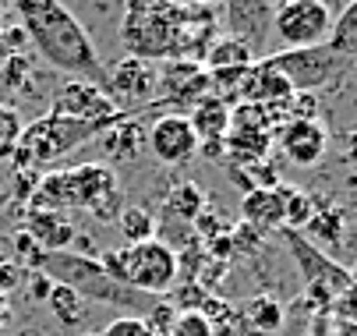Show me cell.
I'll return each instance as SVG.
<instances>
[{
    "instance_id": "obj_6",
    "label": "cell",
    "mask_w": 357,
    "mask_h": 336,
    "mask_svg": "<svg viewBox=\"0 0 357 336\" xmlns=\"http://www.w3.org/2000/svg\"><path fill=\"white\" fill-rule=\"evenodd\" d=\"M283 237H287V248H290V255L297 259V266H301V276H304V287H308V298L315 301V305H329V301H336L347 287H350V273L347 269H340L322 248H315L304 234H297V230H283Z\"/></svg>"
},
{
    "instance_id": "obj_7",
    "label": "cell",
    "mask_w": 357,
    "mask_h": 336,
    "mask_svg": "<svg viewBox=\"0 0 357 336\" xmlns=\"http://www.w3.org/2000/svg\"><path fill=\"white\" fill-rule=\"evenodd\" d=\"M266 61L290 82L294 92H319L329 82H336V75L347 68V61L329 50V43L304 46V50H280V54H269Z\"/></svg>"
},
{
    "instance_id": "obj_11",
    "label": "cell",
    "mask_w": 357,
    "mask_h": 336,
    "mask_svg": "<svg viewBox=\"0 0 357 336\" xmlns=\"http://www.w3.org/2000/svg\"><path fill=\"white\" fill-rule=\"evenodd\" d=\"M156 82H160V71L152 61H142V57H121L114 68H107V92L110 100L124 110V103H156Z\"/></svg>"
},
{
    "instance_id": "obj_1",
    "label": "cell",
    "mask_w": 357,
    "mask_h": 336,
    "mask_svg": "<svg viewBox=\"0 0 357 336\" xmlns=\"http://www.w3.org/2000/svg\"><path fill=\"white\" fill-rule=\"evenodd\" d=\"M11 8H15L29 43L36 46L39 57L50 68L75 75L82 82H92L107 92V68L99 61L85 25L75 18L71 8H64L61 0H11Z\"/></svg>"
},
{
    "instance_id": "obj_44",
    "label": "cell",
    "mask_w": 357,
    "mask_h": 336,
    "mask_svg": "<svg viewBox=\"0 0 357 336\" xmlns=\"http://www.w3.org/2000/svg\"><path fill=\"white\" fill-rule=\"evenodd\" d=\"M0 29H4V25H0Z\"/></svg>"
},
{
    "instance_id": "obj_16",
    "label": "cell",
    "mask_w": 357,
    "mask_h": 336,
    "mask_svg": "<svg viewBox=\"0 0 357 336\" xmlns=\"http://www.w3.org/2000/svg\"><path fill=\"white\" fill-rule=\"evenodd\" d=\"M241 220L255 234L283 230V184L244 191V199H241Z\"/></svg>"
},
{
    "instance_id": "obj_23",
    "label": "cell",
    "mask_w": 357,
    "mask_h": 336,
    "mask_svg": "<svg viewBox=\"0 0 357 336\" xmlns=\"http://www.w3.org/2000/svg\"><path fill=\"white\" fill-rule=\"evenodd\" d=\"M244 322H248L255 333L269 336V333H276V329L283 326V305H280L276 298H269V294H259V298H251V301L244 305Z\"/></svg>"
},
{
    "instance_id": "obj_28",
    "label": "cell",
    "mask_w": 357,
    "mask_h": 336,
    "mask_svg": "<svg viewBox=\"0 0 357 336\" xmlns=\"http://www.w3.org/2000/svg\"><path fill=\"white\" fill-rule=\"evenodd\" d=\"M25 131V121L15 107L0 103V160H11L15 149H18V138Z\"/></svg>"
},
{
    "instance_id": "obj_30",
    "label": "cell",
    "mask_w": 357,
    "mask_h": 336,
    "mask_svg": "<svg viewBox=\"0 0 357 336\" xmlns=\"http://www.w3.org/2000/svg\"><path fill=\"white\" fill-rule=\"evenodd\" d=\"M138 319L145 322V329H149V333H156V336H170V329H174V322H177V308H174V301L156 298V301H152V308H149L145 315H138Z\"/></svg>"
},
{
    "instance_id": "obj_34",
    "label": "cell",
    "mask_w": 357,
    "mask_h": 336,
    "mask_svg": "<svg viewBox=\"0 0 357 336\" xmlns=\"http://www.w3.org/2000/svg\"><path fill=\"white\" fill-rule=\"evenodd\" d=\"M170 11V0H124V15H163Z\"/></svg>"
},
{
    "instance_id": "obj_33",
    "label": "cell",
    "mask_w": 357,
    "mask_h": 336,
    "mask_svg": "<svg viewBox=\"0 0 357 336\" xmlns=\"http://www.w3.org/2000/svg\"><path fill=\"white\" fill-rule=\"evenodd\" d=\"M99 336H156V333H149L138 315H117Z\"/></svg>"
},
{
    "instance_id": "obj_37",
    "label": "cell",
    "mask_w": 357,
    "mask_h": 336,
    "mask_svg": "<svg viewBox=\"0 0 357 336\" xmlns=\"http://www.w3.org/2000/svg\"><path fill=\"white\" fill-rule=\"evenodd\" d=\"M8 322H11V298L0 291V329H4Z\"/></svg>"
},
{
    "instance_id": "obj_39",
    "label": "cell",
    "mask_w": 357,
    "mask_h": 336,
    "mask_svg": "<svg viewBox=\"0 0 357 336\" xmlns=\"http://www.w3.org/2000/svg\"><path fill=\"white\" fill-rule=\"evenodd\" d=\"M174 8H209L213 0H170Z\"/></svg>"
},
{
    "instance_id": "obj_15",
    "label": "cell",
    "mask_w": 357,
    "mask_h": 336,
    "mask_svg": "<svg viewBox=\"0 0 357 336\" xmlns=\"http://www.w3.org/2000/svg\"><path fill=\"white\" fill-rule=\"evenodd\" d=\"M99 146L114 163H131L149 153V128L138 117H117L110 128L99 131Z\"/></svg>"
},
{
    "instance_id": "obj_17",
    "label": "cell",
    "mask_w": 357,
    "mask_h": 336,
    "mask_svg": "<svg viewBox=\"0 0 357 336\" xmlns=\"http://www.w3.org/2000/svg\"><path fill=\"white\" fill-rule=\"evenodd\" d=\"M227 22L234 29L230 36L251 43L259 54V43L273 32V8L269 0H227Z\"/></svg>"
},
{
    "instance_id": "obj_42",
    "label": "cell",
    "mask_w": 357,
    "mask_h": 336,
    "mask_svg": "<svg viewBox=\"0 0 357 336\" xmlns=\"http://www.w3.org/2000/svg\"><path fill=\"white\" fill-rule=\"evenodd\" d=\"M85 336H96V333H85Z\"/></svg>"
},
{
    "instance_id": "obj_13",
    "label": "cell",
    "mask_w": 357,
    "mask_h": 336,
    "mask_svg": "<svg viewBox=\"0 0 357 336\" xmlns=\"http://www.w3.org/2000/svg\"><path fill=\"white\" fill-rule=\"evenodd\" d=\"M237 96H241L244 103H251V107L283 110V107L290 103L294 89H290V82H287V78H283L276 68H269V61L262 57V61H255V64L244 71Z\"/></svg>"
},
{
    "instance_id": "obj_18",
    "label": "cell",
    "mask_w": 357,
    "mask_h": 336,
    "mask_svg": "<svg viewBox=\"0 0 357 336\" xmlns=\"http://www.w3.org/2000/svg\"><path fill=\"white\" fill-rule=\"evenodd\" d=\"M22 230L32 237V245L39 252H68L78 237L64 213H46V209H29Z\"/></svg>"
},
{
    "instance_id": "obj_9",
    "label": "cell",
    "mask_w": 357,
    "mask_h": 336,
    "mask_svg": "<svg viewBox=\"0 0 357 336\" xmlns=\"http://www.w3.org/2000/svg\"><path fill=\"white\" fill-rule=\"evenodd\" d=\"M50 114H61L68 121H82V124H114L117 117H124V110L110 100V96L82 78H68L57 92H54V107Z\"/></svg>"
},
{
    "instance_id": "obj_5",
    "label": "cell",
    "mask_w": 357,
    "mask_h": 336,
    "mask_svg": "<svg viewBox=\"0 0 357 336\" xmlns=\"http://www.w3.org/2000/svg\"><path fill=\"white\" fill-rule=\"evenodd\" d=\"M333 8L326 0H290L280 11H273V36L283 43V50H304L322 46L333 32Z\"/></svg>"
},
{
    "instance_id": "obj_22",
    "label": "cell",
    "mask_w": 357,
    "mask_h": 336,
    "mask_svg": "<svg viewBox=\"0 0 357 336\" xmlns=\"http://www.w3.org/2000/svg\"><path fill=\"white\" fill-rule=\"evenodd\" d=\"M329 50L340 54L343 61H354V57H357V0H350V4L333 18Z\"/></svg>"
},
{
    "instance_id": "obj_29",
    "label": "cell",
    "mask_w": 357,
    "mask_h": 336,
    "mask_svg": "<svg viewBox=\"0 0 357 336\" xmlns=\"http://www.w3.org/2000/svg\"><path fill=\"white\" fill-rule=\"evenodd\" d=\"M32 57L25 54H8L4 64H0V85H8L15 92H29L32 89Z\"/></svg>"
},
{
    "instance_id": "obj_31",
    "label": "cell",
    "mask_w": 357,
    "mask_h": 336,
    "mask_svg": "<svg viewBox=\"0 0 357 336\" xmlns=\"http://www.w3.org/2000/svg\"><path fill=\"white\" fill-rule=\"evenodd\" d=\"M170 336H216V326L198 308H188V312H177V322H174Z\"/></svg>"
},
{
    "instance_id": "obj_41",
    "label": "cell",
    "mask_w": 357,
    "mask_h": 336,
    "mask_svg": "<svg viewBox=\"0 0 357 336\" xmlns=\"http://www.w3.org/2000/svg\"><path fill=\"white\" fill-rule=\"evenodd\" d=\"M350 276H357V266H354V273H350Z\"/></svg>"
},
{
    "instance_id": "obj_26",
    "label": "cell",
    "mask_w": 357,
    "mask_h": 336,
    "mask_svg": "<svg viewBox=\"0 0 357 336\" xmlns=\"http://www.w3.org/2000/svg\"><path fill=\"white\" fill-rule=\"evenodd\" d=\"M117 227H121L128 245L156 237V216H152V209H145V206H124L121 216H117Z\"/></svg>"
},
{
    "instance_id": "obj_25",
    "label": "cell",
    "mask_w": 357,
    "mask_h": 336,
    "mask_svg": "<svg viewBox=\"0 0 357 336\" xmlns=\"http://www.w3.org/2000/svg\"><path fill=\"white\" fill-rule=\"evenodd\" d=\"M304 230L312 234L308 241H312L315 248H322V245H343V213H340V209H333V206L315 209V213H312V220L304 223Z\"/></svg>"
},
{
    "instance_id": "obj_27",
    "label": "cell",
    "mask_w": 357,
    "mask_h": 336,
    "mask_svg": "<svg viewBox=\"0 0 357 336\" xmlns=\"http://www.w3.org/2000/svg\"><path fill=\"white\" fill-rule=\"evenodd\" d=\"M312 213H315V199L283 184V230H297L301 234L304 223L312 220Z\"/></svg>"
},
{
    "instance_id": "obj_24",
    "label": "cell",
    "mask_w": 357,
    "mask_h": 336,
    "mask_svg": "<svg viewBox=\"0 0 357 336\" xmlns=\"http://www.w3.org/2000/svg\"><path fill=\"white\" fill-rule=\"evenodd\" d=\"M170 216H181L188 223H195V216L206 209V195H202V188L195 181H177L167 195V206H163Z\"/></svg>"
},
{
    "instance_id": "obj_38",
    "label": "cell",
    "mask_w": 357,
    "mask_h": 336,
    "mask_svg": "<svg viewBox=\"0 0 357 336\" xmlns=\"http://www.w3.org/2000/svg\"><path fill=\"white\" fill-rule=\"evenodd\" d=\"M343 146H347V160H350V163H357V128L347 135V142H343Z\"/></svg>"
},
{
    "instance_id": "obj_35",
    "label": "cell",
    "mask_w": 357,
    "mask_h": 336,
    "mask_svg": "<svg viewBox=\"0 0 357 336\" xmlns=\"http://www.w3.org/2000/svg\"><path fill=\"white\" fill-rule=\"evenodd\" d=\"M50 291H54V280H50L46 273H32L29 276V301H43L46 305Z\"/></svg>"
},
{
    "instance_id": "obj_19",
    "label": "cell",
    "mask_w": 357,
    "mask_h": 336,
    "mask_svg": "<svg viewBox=\"0 0 357 336\" xmlns=\"http://www.w3.org/2000/svg\"><path fill=\"white\" fill-rule=\"evenodd\" d=\"M230 103L223 100V96L209 92V96H202V100L191 107L188 121L198 135V146H206V142H223L227 131H230Z\"/></svg>"
},
{
    "instance_id": "obj_20",
    "label": "cell",
    "mask_w": 357,
    "mask_h": 336,
    "mask_svg": "<svg viewBox=\"0 0 357 336\" xmlns=\"http://www.w3.org/2000/svg\"><path fill=\"white\" fill-rule=\"evenodd\" d=\"M255 61H259V54H255V46L237 39V36H220L209 43L206 57H202V64H206V71H234V68H251Z\"/></svg>"
},
{
    "instance_id": "obj_32",
    "label": "cell",
    "mask_w": 357,
    "mask_h": 336,
    "mask_svg": "<svg viewBox=\"0 0 357 336\" xmlns=\"http://www.w3.org/2000/svg\"><path fill=\"white\" fill-rule=\"evenodd\" d=\"M22 280H25V269H22V262L11 255L8 241H0V291H4V294H11V287H18Z\"/></svg>"
},
{
    "instance_id": "obj_8",
    "label": "cell",
    "mask_w": 357,
    "mask_h": 336,
    "mask_svg": "<svg viewBox=\"0 0 357 336\" xmlns=\"http://www.w3.org/2000/svg\"><path fill=\"white\" fill-rule=\"evenodd\" d=\"M121 43L128 46V57L142 61H174V46H177V15L174 4L163 15H124L121 22Z\"/></svg>"
},
{
    "instance_id": "obj_21",
    "label": "cell",
    "mask_w": 357,
    "mask_h": 336,
    "mask_svg": "<svg viewBox=\"0 0 357 336\" xmlns=\"http://www.w3.org/2000/svg\"><path fill=\"white\" fill-rule=\"evenodd\" d=\"M46 308H50V315H54L61 326H78V322H85V312H89V301L78 294V291H71V287H64V283H54V291H50V298H46Z\"/></svg>"
},
{
    "instance_id": "obj_43",
    "label": "cell",
    "mask_w": 357,
    "mask_h": 336,
    "mask_svg": "<svg viewBox=\"0 0 357 336\" xmlns=\"http://www.w3.org/2000/svg\"><path fill=\"white\" fill-rule=\"evenodd\" d=\"M354 68H357V57H354Z\"/></svg>"
},
{
    "instance_id": "obj_3",
    "label": "cell",
    "mask_w": 357,
    "mask_h": 336,
    "mask_svg": "<svg viewBox=\"0 0 357 336\" xmlns=\"http://www.w3.org/2000/svg\"><path fill=\"white\" fill-rule=\"evenodd\" d=\"M96 262L107 269L110 280L131 287L138 294H152V298L174 291L177 276H181V259H177L174 245L160 241V237H149V241H138V245H124L117 252H103Z\"/></svg>"
},
{
    "instance_id": "obj_2",
    "label": "cell",
    "mask_w": 357,
    "mask_h": 336,
    "mask_svg": "<svg viewBox=\"0 0 357 336\" xmlns=\"http://www.w3.org/2000/svg\"><path fill=\"white\" fill-rule=\"evenodd\" d=\"M124 206H128L124 188L107 163H78L71 170L46 174L32 188V209L46 213L85 209L99 223H117Z\"/></svg>"
},
{
    "instance_id": "obj_40",
    "label": "cell",
    "mask_w": 357,
    "mask_h": 336,
    "mask_svg": "<svg viewBox=\"0 0 357 336\" xmlns=\"http://www.w3.org/2000/svg\"><path fill=\"white\" fill-rule=\"evenodd\" d=\"M283 4H290V0H269V8H273V11H280Z\"/></svg>"
},
{
    "instance_id": "obj_14",
    "label": "cell",
    "mask_w": 357,
    "mask_h": 336,
    "mask_svg": "<svg viewBox=\"0 0 357 336\" xmlns=\"http://www.w3.org/2000/svg\"><path fill=\"white\" fill-rule=\"evenodd\" d=\"M329 149V135L322 121H283L280 128V153L294 167H315Z\"/></svg>"
},
{
    "instance_id": "obj_36",
    "label": "cell",
    "mask_w": 357,
    "mask_h": 336,
    "mask_svg": "<svg viewBox=\"0 0 357 336\" xmlns=\"http://www.w3.org/2000/svg\"><path fill=\"white\" fill-rule=\"evenodd\" d=\"M340 308H343V312H350V315L357 319V276L350 280V287L340 294Z\"/></svg>"
},
{
    "instance_id": "obj_4",
    "label": "cell",
    "mask_w": 357,
    "mask_h": 336,
    "mask_svg": "<svg viewBox=\"0 0 357 336\" xmlns=\"http://www.w3.org/2000/svg\"><path fill=\"white\" fill-rule=\"evenodd\" d=\"M103 128H110V124H82V121H68L61 114H46V117L25 124L11 163H15V170L50 167V163L64 160L68 153H75L78 146H85V142L96 138Z\"/></svg>"
},
{
    "instance_id": "obj_10",
    "label": "cell",
    "mask_w": 357,
    "mask_h": 336,
    "mask_svg": "<svg viewBox=\"0 0 357 336\" xmlns=\"http://www.w3.org/2000/svg\"><path fill=\"white\" fill-rule=\"evenodd\" d=\"M149 153L163 167H188L198 156V135L188 114H163L149 128Z\"/></svg>"
},
{
    "instance_id": "obj_12",
    "label": "cell",
    "mask_w": 357,
    "mask_h": 336,
    "mask_svg": "<svg viewBox=\"0 0 357 336\" xmlns=\"http://www.w3.org/2000/svg\"><path fill=\"white\" fill-rule=\"evenodd\" d=\"M156 71H160V82H156V100L160 103L195 107L202 96H209V89H213L206 64H198V61H160Z\"/></svg>"
}]
</instances>
